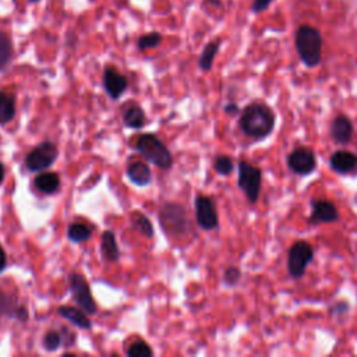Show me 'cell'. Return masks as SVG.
I'll use <instances>...</instances> for the list:
<instances>
[{
	"label": "cell",
	"mask_w": 357,
	"mask_h": 357,
	"mask_svg": "<svg viewBox=\"0 0 357 357\" xmlns=\"http://www.w3.org/2000/svg\"><path fill=\"white\" fill-rule=\"evenodd\" d=\"M276 124V116L274 110L264 102H251L242 113L239 126L244 135L253 140H264L271 135Z\"/></svg>",
	"instance_id": "obj_1"
},
{
	"label": "cell",
	"mask_w": 357,
	"mask_h": 357,
	"mask_svg": "<svg viewBox=\"0 0 357 357\" xmlns=\"http://www.w3.org/2000/svg\"><path fill=\"white\" fill-rule=\"evenodd\" d=\"M322 35L310 26H301L296 31V51L304 66L313 69L322 60Z\"/></svg>",
	"instance_id": "obj_2"
},
{
	"label": "cell",
	"mask_w": 357,
	"mask_h": 357,
	"mask_svg": "<svg viewBox=\"0 0 357 357\" xmlns=\"http://www.w3.org/2000/svg\"><path fill=\"white\" fill-rule=\"evenodd\" d=\"M137 151L152 165L167 170L173 165V156L167 147L155 134H142L137 140Z\"/></svg>",
	"instance_id": "obj_3"
},
{
	"label": "cell",
	"mask_w": 357,
	"mask_h": 357,
	"mask_svg": "<svg viewBox=\"0 0 357 357\" xmlns=\"http://www.w3.org/2000/svg\"><path fill=\"white\" fill-rule=\"evenodd\" d=\"M238 185L240 190L244 193L250 204H257L263 186L261 169L247 160H240L238 165Z\"/></svg>",
	"instance_id": "obj_4"
},
{
	"label": "cell",
	"mask_w": 357,
	"mask_h": 357,
	"mask_svg": "<svg viewBox=\"0 0 357 357\" xmlns=\"http://www.w3.org/2000/svg\"><path fill=\"white\" fill-rule=\"evenodd\" d=\"M160 225L166 229V232L174 236H186L192 232L193 225L188 217L186 208L181 204L167 203L160 210Z\"/></svg>",
	"instance_id": "obj_5"
},
{
	"label": "cell",
	"mask_w": 357,
	"mask_h": 357,
	"mask_svg": "<svg viewBox=\"0 0 357 357\" xmlns=\"http://www.w3.org/2000/svg\"><path fill=\"white\" fill-rule=\"evenodd\" d=\"M314 261V249L306 240L294 242L288 250V274L300 281L306 275L307 267Z\"/></svg>",
	"instance_id": "obj_6"
},
{
	"label": "cell",
	"mask_w": 357,
	"mask_h": 357,
	"mask_svg": "<svg viewBox=\"0 0 357 357\" xmlns=\"http://www.w3.org/2000/svg\"><path fill=\"white\" fill-rule=\"evenodd\" d=\"M59 151L51 141L41 142L37 145L26 158V165L31 172H42L51 167L58 159Z\"/></svg>",
	"instance_id": "obj_7"
},
{
	"label": "cell",
	"mask_w": 357,
	"mask_h": 357,
	"mask_svg": "<svg viewBox=\"0 0 357 357\" xmlns=\"http://www.w3.org/2000/svg\"><path fill=\"white\" fill-rule=\"evenodd\" d=\"M286 165L292 173L307 176L317 167V155L307 147H297L286 156Z\"/></svg>",
	"instance_id": "obj_8"
},
{
	"label": "cell",
	"mask_w": 357,
	"mask_h": 357,
	"mask_svg": "<svg viewBox=\"0 0 357 357\" xmlns=\"http://www.w3.org/2000/svg\"><path fill=\"white\" fill-rule=\"evenodd\" d=\"M69 282H70L72 294L74 297V301L78 304V307L84 310L87 314H91V315L97 314L98 308L85 278L81 274L73 272L69 276Z\"/></svg>",
	"instance_id": "obj_9"
},
{
	"label": "cell",
	"mask_w": 357,
	"mask_h": 357,
	"mask_svg": "<svg viewBox=\"0 0 357 357\" xmlns=\"http://www.w3.org/2000/svg\"><path fill=\"white\" fill-rule=\"evenodd\" d=\"M196 219L197 225L204 231H214L219 226V217L215 203L208 196L196 197Z\"/></svg>",
	"instance_id": "obj_10"
},
{
	"label": "cell",
	"mask_w": 357,
	"mask_h": 357,
	"mask_svg": "<svg viewBox=\"0 0 357 357\" xmlns=\"http://www.w3.org/2000/svg\"><path fill=\"white\" fill-rule=\"evenodd\" d=\"M311 214L307 218L308 225H329L339 221V211L333 203L329 200L313 199L311 203Z\"/></svg>",
	"instance_id": "obj_11"
},
{
	"label": "cell",
	"mask_w": 357,
	"mask_h": 357,
	"mask_svg": "<svg viewBox=\"0 0 357 357\" xmlns=\"http://www.w3.org/2000/svg\"><path fill=\"white\" fill-rule=\"evenodd\" d=\"M127 78L113 67H106L103 72V88L112 99H119L127 90Z\"/></svg>",
	"instance_id": "obj_12"
},
{
	"label": "cell",
	"mask_w": 357,
	"mask_h": 357,
	"mask_svg": "<svg viewBox=\"0 0 357 357\" xmlns=\"http://www.w3.org/2000/svg\"><path fill=\"white\" fill-rule=\"evenodd\" d=\"M329 134H331V138L333 140L335 144L347 145L353 138L354 126L347 116L338 115L331 123Z\"/></svg>",
	"instance_id": "obj_13"
},
{
	"label": "cell",
	"mask_w": 357,
	"mask_h": 357,
	"mask_svg": "<svg viewBox=\"0 0 357 357\" xmlns=\"http://www.w3.org/2000/svg\"><path fill=\"white\" fill-rule=\"evenodd\" d=\"M329 167L338 174H349L357 169V153L338 149L329 158Z\"/></svg>",
	"instance_id": "obj_14"
},
{
	"label": "cell",
	"mask_w": 357,
	"mask_h": 357,
	"mask_svg": "<svg viewBox=\"0 0 357 357\" xmlns=\"http://www.w3.org/2000/svg\"><path fill=\"white\" fill-rule=\"evenodd\" d=\"M127 177L131 183L135 186L144 188L148 186L152 181V173L151 169L142 163V162H133L127 167Z\"/></svg>",
	"instance_id": "obj_15"
},
{
	"label": "cell",
	"mask_w": 357,
	"mask_h": 357,
	"mask_svg": "<svg viewBox=\"0 0 357 357\" xmlns=\"http://www.w3.org/2000/svg\"><path fill=\"white\" fill-rule=\"evenodd\" d=\"M58 313H59V315L66 318L69 322L74 324L76 326H78L81 329H90L92 326V322L84 310H80V308H76L72 306H62L58 308Z\"/></svg>",
	"instance_id": "obj_16"
},
{
	"label": "cell",
	"mask_w": 357,
	"mask_h": 357,
	"mask_svg": "<svg viewBox=\"0 0 357 357\" xmlns=\"http://www.w3.org/2000/svg\"><path fill=\"white\" fill-rule=\"evenodd\" d=\"M35 188L45 194H52L60 188V177L53 172H44L37 176Z\"/></svg>",
	"instance_id": "obj_17"
},
{
	"label": "cell",
	"mask_w": 357,
	"mask_h": 357,
	"mask_svg": "<svg viewBox=\"0 0 357 357\" xmlns=\"http://www.w3.org/2000/svg\"><path fill=\"white\" fill-rule=\"evenodd\" d=\"M101 253L102 257L108 261H117L120 257V250L115 238V233L112 231H106L102 235L101 240Z\"/></svg>",
	"instance_id": "obj_18"
},
{
	"label": "cell",
	"mask_w": 357,
	"mask_h": 357,
	"mask_svg": "<svg viewBox=\"0 0 357 357\" xmlns=\"http://www.w3.org/2000/svg\"><path fill=\"white\" fill-rule=\"evenodd\" d=\"M16 116V101L15 98L8 94L0 91V126L10 123Z\"/></svg>",
	"instance_id": "obj_19"
},
{
	"label": "cell",
	"mask_w": 357,
	"mask_h": 357,
	"mask_svg": "<svg viewBox=\"0 0 357 357\" xmlns=\"http://www.w3.org/2000/svg\"><path fill=\"white\" fill-rule=\"evenodd\" d=\"M123 122L128 128H141L145 124V113L138 105H131L124 110Z\"/></svg>",
	"instance_id": "obj_20"
},
{
	"label": "cell",
	"mask_w": 357,
	"mask_h": 357,
	"mask_svg": "<svg viewBox=\"0 0 357 357\" xmlns=\"http://www.w3.org/2000/svg\"><path fill=\"white\" fill-rule=\"evenodd\" d=\"M13 42L10 37L0 30V72H3L13 59Z\"/></svg>",
	"instance_id": "obj_21"
},
{
	"label": "cell",
	"mask_w": 357,
	"mask_h": 357,
	"mask_svg": "<svg viewBox=\"0 0 357 357\" xmlns=\"http://www.w3.org/2000/svg\"><path fill=\"white\" fill-rule=\"evenodd\" d=\"M219 48H221V41H213L204 48V51L199 59V66L203 72H210L213 69L214 60L219 52Z\"/></svg>",
	"instance_id": "obj_22"
},
{
	"label": "cell",
	"mask_w": 357,
	"mask_h": 357,
	"mask_svg": "<svg viewBox=\"0 0 357 357\" xmlns=\"http://www.w3.org/2000/svg\"><path fill=\"white\" fill-rule=\"evenodd\" d=\"M91 235H92V229L88 225L81 224V222L72 224L67 229V238L73 243L87 242L91 239Z\"/></svg>",
	"instance_id": "obj_23"
},
{
	"label": "cell",
	"mask_w": 357,
	"mask_h": 357,
	"mask_svg": "<svg viewBox=\"0 0 357 357\" xmlns=\"http://www.w3.org/2000/svg\"><path fill=\"white\" fill-rule=\"evenodd\" d=\"M19 304L17 300L5 293L2 289H0V318L2 317H15L16 318V313H17Z\"/></svg>",
	"instance_id": "obj_24"
},
{
	"label": "cell",
	"mask_w": 357,
	"mask_h": 357,
	"mask_svg": "<svg viewBox=\"0 0 357 357\" xmlns=\"http://www.w3.org/2000/svg\"><path fill=\"white\" fill-rule=\"evenodd\" d=\"M133 226L135 228V231H138L141 235H144L145 238H152L153 236V228L149 222V219L144 215V214H134L133 215Z\"/></svg>",
	"instance_id": "obj_25"
},
{
	"label": "cell",
	"mask_w": 357,
	"mask_h": 357,
	"mask_svg": "<svg viewBox=\"0 0 357 357\" xmlns=\"http://www.w3.org/2000/svg\"><path fill=\"white\" fill-rule=\"evenodd\" d=\"M162 42V35L156 31L153 33H148L142 37L138 38L137 41V48L140 51H147V49H153V48H158Z\"/></svg>",
	"instance_id": "obj_26"
},
{
	"label": "cell",
	"mask_w": 357,
	"mask_h": 357,
	"mask_svg": "<svg viewBox=\"0 0 357 357\" xmlns=\"http://www.w3.org/2000/svg\"><path fill=\"white\" fill-rule=\"evenodd\" d=\"M214 169L221 176H229L235 169V162L229 155H218L214 162Z\"/></svg>",
	"instance_id": "obj_27"
},
{
	"label": "cell",
	"mask_w": 357,
	"mask_h": 357,
	"mask_svg": "<svg viewBox=\"0 0 357 357\" xmlns=\"http://www.w3.org/2000/svg\"><path fill=\"white\" fill-rule=\"evenodd\" d=\"M152 354V349L144 340H137L131 343V346L127 350V356L130 357H151Z\"/></svg>",
	"instance_id": "obj_28"
},
{
	"label": "cell",
	"mask_w": 357,
	"mask_h": 357,
	"mask_svg": "<svg viewBox=\"0 0 357 357\" xmlns=\"http://www.w3.org/2000/svg\"><path fill=\"white\" fill-rule=\"evenodd\" d=\"M63 343V336L58 331H48L44 336V346L49 351H56Z\"/></svg>",
	"instance_id": "obj_29"
},
{
	"label": "cell",
	"mask_w": 357,
	"mask_h": 357,
	"mask_svg": "<svg viewBox=\"0 0 357 357\" xmlns=\"http://www.w3.org/2000/svg\"><path fill=\"white\" fill-rule=\"evenodd\" d=\"M242 279V271L238 267H228L224 272V282L226 286H236Z\"/></svg>",
	"instance_id": "obj_30"
},
{
	"label": "cell",
	"mask_w": 357,
	"mask_h": 357,
	"mask_svg": "<svg viewBox=\"0 0 357 357\" xmlns=\"http://www.w3.org/2000/svg\"><path fill=\"white\" fill-rule=\"evenodd\" d=\"M328 313L332 318L335 319H340L343 318L347 313H349V303L344 301V300H339V301H335L329 308H328Z\"/></svg>",
	"instance_id": "obj_31"
},
{
	"label": "cell",
	"mask_w": 357,
	"mask_h": 357,
	"mask_svg": "<svg viewBox=\"0 0 357 357\" xmlns=\"http://www.w3.org/2000/svg\"><path fill=\"white\" fill-rule=\"evenodd\" d=\"M272 2H274V0H254L253 12L254 13H261V12L267 10Z\"/></svg>",
	"instance_id": "obj_32"
},
{
	"label": "cell",
	"mask_w": 357,
	"mask_h": 357,
	"mask_svg": "<svg viewBox=\"0 0 357 357\" xmlns=\"http://www.w3.org/2000/svg\"><path fill=\"white\" fill-rule=\"evenodd\" d=\"M224 112H225L226 115H229V116H236V115H239V113H240V108H239V105H238V103H235V102H229V103H226V105H225Z\"/></svg>",
	"instance_id": "obj_33"
},
{
	"label": "cell",
	"mask_w": 357,
	"mask_h": 357,
	"mask_svg": "<svg viewBox=\"0 0 357 357\" xmlns=\"http://www.w3.org/2000/svg\"><path fill=\"white\" fill-rule=\"evenodd\" d=\"M16 318L17 319H20V321H27L28 319V310L26 308V307H23V306H19V308H17V313H16Z\"/></svg>",
	"instance_id": "obj_34"
},
{
	"label": "cell",
	"mask_w": 357,
	"mask_h": 357,
	"mask_svg": "<svg viewBox=\"0 0 357 357\" xmlns=\"http://www.w3.org/2000/svg\"><path fill=\"white\" fill-rule=\"evenodd\" d=\"M8 265V257H6V251L3 250V247L0 246V272H3L5 268Z\"/></svg>",
	"instance_id": "obj_35"
},
{
	"label": "cell",
	"mask_w": 357,
	"mask_h": 357,
	"mask_svg": "<svg viewBox=\"0 0 357 357\" xmlns=\"http://www.w3.org/2000/svg\"><path fill=\"white\" fill-rule=\"evenodd\" d=\"M3 181H5V166L2 162H0V185L3 183Z\"/></svg>",
	"instance_id": "obj_36"
},
{
	"label": "cell",
	"mask_w": 357,
	"mask_h": 357,
	"mask_svg": "<svg viewBox=\"0 0 357 357\" xmlns=\"http://www.w3.org/2000/svg\"><path fill=\"white\" fill-rule=\"evenodd\" d=\"M28 2H30V3H40L41 0H28Z\"/></svg>",
	"instance_id": "obj_37"
}]
</instances>
